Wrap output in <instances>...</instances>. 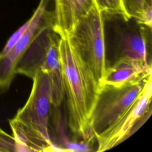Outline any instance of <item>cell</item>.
I'll return each instance as SVG.
<instances>
[{"label":"cell","instance_id":"obj_4","mask_svg":"<svg viewBox=\"0 0 152 152\" xmlns=\"http://www.w3.org/2000/svg\"><path fill=\"white\" fill-rule=\"evenodd\" d=\"M68 36L101 89L107 68L105 30L96 4L79 19Z\"/></svg>","mask_w":152,"mask_h":152},{"label":"cell","instance_id":"obj_9","mask_svg":"<svg viewBox=\"0 0 152 152\" xmlns=\"http://www.w3.org/2000/svg\"><path fill=\"white\" fill-rule=\"evenodd\" d=\"M150 72L151 65H144L129 58L120 57L112 66H107L103 86L121 87Z\"/></svg>","mask_w":152,"mask_h":152},{"label":"cell","instance_id":"obj_7","mask_svg":"<svg viewBox=\"0 0 152 152\" xmlns=\"http://www.w3.org/2000/svg\"><path fill=\"white\" fill-rule=\"evenodd\" d=\"M51 1L40 0L19 40L6 55L0 57V94L8 90L16 75V65L34 37L44 28L53 26V11L49 9Z\"/></svg>","mask_w":152,"mask_h":152},{"label":"cell","instance_id":"obj_12","mask_svg":"<svg viewBox=\"0 0 152 152\" xmlns=\"http://www.w3.org/2000/svg\"><path fill=\"white\" fill-rule=\"evenodd\" d=\"M28 23L29 19L10 36V37L7 40L5 46L4 47L3 49L0 52V57H2L6 55L12 49V48L15 45V44L20 39L23 33L26 29Z\"/></svg>","mask_w":152,"mask_h":152},{"label":"cell","instance_id":"obj_10","mask_svg":"<svg viewBox=\"0 0 152 152\" xmlns=\"http://www.w3.org/2000/svg\"><path fill=\"white\" fill-rule=\"evenodd\" d=\"M146 1L147 0H122V3L126 14L135 18L138 21Z\"/></svg>","mask_w":152,"mask_h":152},{"label":"cell","instance_id":"obj_8","mask_svg":"<svg viewBox=\"0 0 152 152\" xmlns=\"http://www.w3.org/2000/svg\"><path fill=\"white\" fill-rule=\"evenodd\" d=\"M52 28L60 37L68 36L77 22L96 5L95 0H54Z\"/></svg>","mask_w":152,"mask_h":152},{"label":"cell","instance_id":"obj_2","mask_svg":"<svg viewBox=\"0 0 152 152\" xmlns=\"http://www.w3.org/2000/svg\"><path fill=\"white\" fill-rule=\"evenodd\" d=\"M33 86L25 104L9 121L17 151L56 150L48 131L51 94L48 76L37 72L32 78Z\"/></svg>","mask_w":152,"mask_h":152},{"label":"cell","instance_id":"obj_13","mask_svg":"<svg viewBox=\"0 0 152 152\" xmlns=\"http://www.w3.org/2000/svg\"><path fill=\"white\" fill-rule=\"evenodd\" d=\"M17 151V145L13 136L5 132L0 127V152Z\"/></svg>","mask_w":152,"mask_h":152},{"label":"cell","instance_id":"obj_3","mask_svg":"<svg viewBox=\"0 0 152 152\" xmlns=\"http://www.w3.org/2000/svg\"><path fill=\"white\" fill-rule=\"evenodd\" d=\"M59 40V35L52 26L44 28L33 40L15 69L16 74H23L31 79L37 72L45 73L49 81L51 103L55 107L61 104L65 97Z\"/></svg>","mask_w":152,"mask_h":152},{"label":"cell","instance_id":"obj_5","mask_svg":"<svg viewBox=\"0 0 152 152\" xmlns=\"http://www.w3.org/2000/svg\"><path fill=\"white\" fill-rule=\"evenodd\" d=\"M151 72L121 87L104 85L92 116L94 135L99 134L124 115L141 96L151 80Z\"/></svg>","mask_w":152,"mask_h":152},{"label":"cell","instance_id":"obj_14","mask_svg":"<svg viewBox=\"0 0 152 152\" xmlns=\"http://www.w3.org/2000/svg\"><path fill=\"white\" fill-rule=\"evenodd\" d=\"M152 0H147L141 15L137 22L142 26L151 28L152 27Z\"/></svg>","mask_w":152,"mask_h":152},{"label":"cell","instance_id":"obj_6","mask_svg":"<svg viewBox=\"0 0 152 152\" xmlns=\"http://www.w3.org/2000/svg\"><path fill=\"white\" fill-rule=\"evenodd\" d=\"M152 80L130 108L116 122L96 135L97 151L109 150L136 132L151 114Z\"/></svg>","mask_w":152,"mask_h":152},{"label":"cell","instance_id":"obj_11","mask_svg":"<svg viewBox=\"0 0 152 152\" xmlns=\"http://www.w3.org/2000/svg\"><path fill=\"white\" fill-rule=\"evenodd\" d=\"M100 11L125 13L122 0H95Z\"/></svg>","mask_w":152,"mask_h":152},{"label":"cell","instance_id":"obj_1","mask_svg":"<svg viewBox=\"0 0 152 152\" xmlns=\"http://www.w3.org/2000/svg\"><path fill=\"white\" fill-rule=\"evenodd\" d=\"M59 52L66 97L68 125L74 136L90 142L95 138L92 116L100 87L68 36L60 37Z\"/></svg>","mask_w":152,"mask_h":152}]
</instances>
